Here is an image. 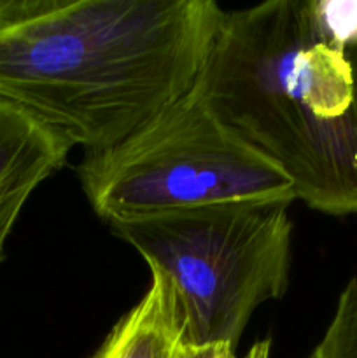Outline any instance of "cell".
Segmentation results:
<instances>
[{
    "mask_svg": "<svg viewBox=\"0 0 357 358\" xmlns=\"http://www.w3.org/2000/svg\"><path fill=\"white\" fill-rule=\"evenodd\" d=\"M214 0H0V100L84 152L115 145L195 86Z\"/></svg>",
    "mask_w": 357,
    "mask_h": 358,
    "instance_id": "6da1fadb",
    "label": "cell"
},
{
    "mask_svg": "<svg viewBox=\"0 0 357 358\" xmlns=\"http://www.w3.org/2000/svg\"><path fill=\"white\" fill-rule=\"evenodd\" d=\"M192 90L293 182L296 199L357 213V77L317 0L224 13Z\"/></svg>",
    "mask_w": 357,
    "mask_h": 358,
    "instance_id": "7a4b0ae2",
    "label": "cell"
},
{
    "mask_svg": "<svg viewBox=\"0 0 357 358\" xmlns=\"http://www.w3.org/2000/svg\"><path fill=\"white\" fill-rule=\"evenodd\" d=\"M290 201H245L112 222L168 283L184 346L238 341L255 308L289 285Z\"/></svg>",
    "mask_w": 357,
    "mask_h": 358,
    "instance_id": "3957f363",
    "label": "cell"
},
{
    "mask_svg": "<svg viewBox=\"0 0 357 358\" xmlns=\"http://www.w3.org/2000/svg\"><path fill=\"white\" fill-rule=\"evenodd\" d=\"M94 212L112 222L245 201H290L294 185L210 112L195 90L77 166Z\"/></svg>",
    "mask_w": 357,
    "mask_h": 358,
    "instance_id": "277c9868",
    "label": "cell"
},
{
    "mask_svg": "<svg viewBox=\"0 0 357 358\" xmlns=\"http://www.w3.org/2000/svg\"><path fill=\"white\" fill-rule=\"evenodd\" d=\"M72 145L49 126L0 100V264L24 203L63 166Z\"/></svg>",
    "mask_w": 357,
    "mask_h": 358,
    "instance_id": "5b68a950",
    "label": "cell"
},
{
    "mask_svg": "<svg viewBox=\"0 0 357 358\" xmlns=\"http://www.w3.org/2000/svg\"><path fill=\"white\" fill-rule=\"evenodd\" d=\"M146 296L118 322L93 358H181L182 325L168 283L156 273Z\"/></svg>",
    "mask_w": 357,
    "mask_h": 358,
    "instance_id": "8992f818",
    "label": "cell"
},
{
    "mask_svg": "<svg viewBox=\"0 0 357 358\" xmlns=\"http://www.w3.org/2000/svg\"><path fill=\"white\" fill-rule=\"evenodd\" d=\"M308 358H357V278L343 289L331 324Z\"/></svg>",
    "mask_w": 357,
    "mask_h": 358,
    "instance_id": "52a82bcc",
    "label": "cell"
},
{
    "mask_svg": "<svg viewBox=\"0 0 357 358\" xmlns=\"http://www.w3.org/2000/svg\"><path fill=\"white\" fill-rule=\"evenodd\" d=\"M181 358H238L234 350L226 345L203 346V348H191L184 346ZM241 358H270V341H259L248 350V353Z\"/></svg>",
    "mask_w": 357,
    "mask_h": 358,
    "instance_id": "ba28073f",
    "label": "cell"
},
{
    "mask_svg": "<svg viewBox=\"0 0 357 358\" xmlns=\"http://www.w3.org/2000/svg\"><path fill=\"white\" fill-rule=\"evenodd\" d=\"M346 52H349V58H350V62H352L354 72H356V77H357V41L354 42L349 49H346Z\"/></svg>",
    "mask_w": 357,
    "mask_h": 358,
    "instance_id": "9c48e42d",
    "label": "cell"
}]
</instances>
